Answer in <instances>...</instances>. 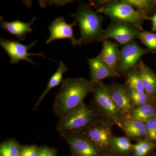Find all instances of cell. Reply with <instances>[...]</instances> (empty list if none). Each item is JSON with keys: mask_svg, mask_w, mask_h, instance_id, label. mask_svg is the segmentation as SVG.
Listing matches in <instances>:
<instances>
[{"mask_svg": "<svg viewBox=\"0 0 156 156\" xmlns=\"http://www.w3.org/2000/svg\"><path fill=\"white\" fill-rule=\"evenodd\" d=\"M141 31L138 27L132 24L112 22L104 30L102 41L113 39L120 46H122L135 39L138 38Z\"/></svg>", "mask_w": 156, "mask_h": 156, "instance_id": "cell-8", "label": "cell"}, {"mask_svg": "<svg viewBox=\"0 0 156 156\" xmlns=\"http://www.w3.org/2000/svg\"><path fill=\"white\" fill-rule=\"evenodd\" d=\"M58 150L55 148L43 145L40 147L38 156H57Z\"/></svg>", "mask_w": 156, "mask_h": 156, "instance_id": "cell-29", "label": "cell"}, {"mask_svg": "<svg viewBox=\"0 0 156 156\" xmlns=\"http://www.w3.org/2000/svg\"><path fill=\"white\" fill-rule=\"evenodd\" d=\"M37 43V41H34L30 44L25 45L16 41L5 40L3 38H1L0 40V45L11 58V64H17L20 61L26 60L35 65V63L31 58L29 57L30 56H40L47 58L42 53L36 54L28 53V50L34 47Z\"/></svg>", "mask_w": 156, "mask_h": 156, "instance_id": "cell-10", "label": "cell"}, {"mask_svg": "<svg viewBox=\"0 0 156 156\" xmlns=\"http://www.w3.org/2000/svg\"><path fill=\"white\" fill-rule=\"evenodd\" d=\"M39 149L36 145L21 146L20 156H38Z\"/></svg>", "mask_w": 156, "mask_h": 156, "instance_id": "cell-28", "label": "cell"}, {"mask_svg": "<svg viewBox=\"0 0 156 156\" xmlns=\"http://www.w3.org/2000/svg\"><path fill=\"white\" fill-rule=\"evenodd\" d=\"M151 20L156 11V0H123Z\"/></svg>", "mask_w": 156, "mask_h": 156, "instance_id": "cell-20", "label": "cell"}, {"mask_svg": "<svg viewBox=\"0 0 156 156\" xmlns=\"http://www.w3.org/2000/svg\"><path fill=\"white\" fill-rule=\"evenodd\" d=\"M129 92L131 102L135 107L156 102V98L149 95L145 92L130 90Z\"/></svg>", "mask_w": 156, "mask_h": 156, "instance_id": "cell-25", "label": "cell"}, {"mask_svg": "<svg viewBox=\"0 0 156 156\" xmlns=\"http://www.w3.org/2000/svg\"><path fill=\"white\" fill-rule=\"evenodd\" d=\"M71 16L80 26V40L82 44L89 45L102 41V17L92 10L89 3L79 2L77 10Z\"/></svg>", "mask_w": 156, "mask_h": 156, "instance_id": "cell-3", "label": "cell"}, {"mask_svg": "<svg viewBox=\"0 0 156 156\" xmlns=\"http://www.w3.org/2000/svg\"><path fill=\"white\" fill-rule=\"evenodd\" d=\"M125 76V84L129 90L145 92L142 80L135 67L129 71Z\"/></svg>", "mask_w": 156, "mask_h": 156, "instance_id": "cell-23", "label": "cell"}, {"mask_svg": "<svg viewBox=\"0 0 156 156\" xmlns=\"http://www.w3.org/2000/svg\"><path fill=\"white\" fill-rule=\"evenodd\" d=\"M146 127L147 139L156 143V118L149 120L145 123Z\"/></svg>", "mask_w": 156, "mask_h": 156, "instance_id": "cell-27", "label": "cell"}, {"mask_svg": "<svg viewBox=\"0 0 156 156\" xmlns=\"http://www.w3.org/2000/svg\"><path fill=\"white\" fill-rule=\"evenodd\" d=\"M111 144L115 151L123 154L131 155L133 144L127 136H117L113 135L111 138Z\"/></svg>", "mask_w": 156, "mask_h": 156, "instance_id": "cell-21", "label": "cell"}, {"mask_svg": "<svg viewBox=\"0 0 156 156\" xmlns=\"http://www.w3.org/2000/svg\"><path fill=\"white\" fill-rule=\"evenodd\" d=\"M156 143L152 142L147 139L136 141L133 144L132 156H148L154 152Z\"/></svg>", "mask_w": 156, "mask_h": 156, "instance_id": "cell-22", "label": "cell"}, {"mask_svg": "<svg viewBox=\"0 0 156 156\" xmlns=\"http://www.w3.org/2000/svg\"><path fill=\"white\" fill-rule=\"evenodd\" d=\"M156 116V102H155L134 108L128 117L145 123Z\"/></svg>", "mask_w": 156, "mask_h": 156, "instance_id": "cell-19", "label": "cell"}, {"mask_svg": "<svg viewBox=\"0 0 156 156\" xmlns=\"http://www.w3.org/2000/svg\"><path fill=\"white\" fill-rule=\"evenodd\" d=\"M95 89V84L83 78H66L62 83L53 104L54 115L58 119L83 105L84 99Z\"/></svg>", "mask_w": 156, "mask_h": 156, "instance_id": "cell-1", "label": "cell"}, {"mask_svg": "<svg viewBox=\"0 0 156 156\" xmlns=\"http://www.w3.org/2000/svg\"><path fill=\"white\" fill-rule=\"evenodd\" d=\"M0 26L3 29L15 36L19 41H24L27 34L32 31L31 26L33 24L35 17H34L31 21L28 23L21 22L16 20L12 22H7L3 19L2 17H0Z\"/></svg>", "mask_w": 156, "mask_h": 156, "instance_id": "cell-17", "label": "cell"}, {"mask_svg": "<svg viewBox=\"0 0 156 156\" xmlns=\"http://www.w3.org/2000/svg\"><path fill=\"white\" fill-rule=\"evenodd\" d=\"M89 4L95 7L98 14H104L112 22L132 24L141 31H144L142 26L144 20H149L123 0L93 1Z\"/></svg>", "mask_w": 156, "mask_h": 156, "instance_id": "cell-2", "label": "cell"}, {"mask_svg": "<svg viewBox=\"0 0 156 156\" xmlns=\"http://www.w3.org/2000/svg\"><path fill=\"white\" fill-rule=\"evenodd\" d=\"M21 147L15 140H5L0 145V156H20Z\"/></svg>", "mask_w": 156, "mask_h": 156, "instance_id": "cell-24", "label": "cell"}, {"mask_svg": "<svg viewBox=\"0 0 156 156\" xmlns=\"http://www.w3.org/2000/svg\"><path fill=\"white\" fill-rule=\"evenodd\" d=\"M113 126L112 123L99 117L86 128L76 133L85 136L104 155L108 156L115 152L111 144Z\"/></svg>", "mask_w": 156, "mask_h": 156, "instance_id": "cell-4", "label": "cell"}, {"mask_svg": "<svg viewBox=\"0 0 156 156\" xmlns=\"http://www.w3.org/2000/svg\"><path fill=\"white\" fill-rule=\"evenodd\" d=\"M134 67L141 78L145 92L156 98V73L141 59Z\"/></svg>", "mask_w": 156, "mask_h": 156, "instance_id": "cell-16", "label": "cell"}, {"mask_svg": "<svg viewBox=\"0 0 156 156\" xmlns=\"http://www.w3.org/2000/svg\"><path fill=\"white\" fill-rule=\"evenodd\" d=\"M95 84L91 107L98 116L121 128L124 117L105 90L102 82Z\"/></svg>", "mask_w": 156, "mask_h": 156, "instance_id": "cell-6", "label": "cell"}, {"mask_svg": "<svg viewBox=\"0 0 156 156\" xmlns=\"http://www.w3.org/2000/svg\"><path fill=\"white\" fill-rule=\"evenodd\" d=\"M105 88L124 118L130 116L135 108L130 98L129 89L126 84H104Z\"/></svg>", "mask_w": 156, "mask_h": 156, "instance_id": "cell-11", "label": "cell"}, {"mask_svg": "<svg viewBox=\"0 0 156 156\" xmlns=\"http://www.w3.org/2000/svg\"><path fill=\"white\" fill-rule=\"evenodd\" d=\"M78 24L74 21L70 24L66 22L64 17H59L56 18L50 24L49 29L50 36L46 41V44H49L53 41L62 39H69L72 45L75 47L76 45L83 44L80 39L75 37L73 31V27Z\"/></svg>", "mask_w": 156, "mask_h": 156, "instance_id": "cell-12", "label": "cell"}, {"mask_svg": "<svg viewBox=\"0 0 156 156\" xmlns=\"http://www.w3.org/2000/svg\"><path fill=\"white\" fill-rule=\"evenodd\" d=\"M88 62L90 71V81L94 84L101 83L102 80L106 78L121 76L116 71L112 69L97 57L89 58Z\"/></svg>", "mask_w": 156, "mask_h": 156, "instance_id": "cell-13", "label": "cell"}, {"mask_svg": "<svg viewBox=\"0 0 156 156\" xmlns=\"http://www.w3.org/2000/svg\"><path fill=\"white\" fill-rule=\"evenodd\" d=\"M98 117L92 107L84 103L59 119L56 130L59 134L76 133L86 128Z\"/></svg>", "mask_w": 156, "mask_h": 156, "instance_id": "cell-5", "label": "cell"}, {"mask_svg": "<svg viewBox=\"0 0 156 156\" xmlns=\"http://www.w3.org/2000/svg\"><path fill=\"white\" fill-rule=\"evenodd\" d=\"M67 70V67L64 64V62H63L60 61L57 70L50 78L47 88L42 93L41 95L37 101L36 103L34 108V111L37 110L40 104L42 102V101L44 100L45 96L50 90L57 87L60 83H62L63 80V75Z\"/></svg>", "mask_w": 156, "mask_h": 156, "instance_id": "cell-18", "label": "cell"}, {"mask_svg": "<svg viewBox=\"0 0 156 156\" xmlns=\"http://www.w3.org/2000/svg\"><path fill=\"white\" fill-rule=\"evenodd\" d=\"M108 156H132L131 155L123 154L117 153L116 152L113 153Z\"/></svg>", "mask_w": 156, "mask_h": 156, "instance_id": "cell-31", "label": "cell"}, {"mask_svg": "<svg viewBox=\"0 0 156 156\" xmlns=\"http://www.w3.org/2000/svg\"><path fill=\"white\" fill-rule=\"evenodd\" d=\"M148 156H156V152L154 151V152L152 154H151V155H150Z\"/></svg>", "mask_w": 156, "mask_h": 156, "instance_id": "cell-32", "label": "cell"}, {"mask_svg": "<svg viewBox=\"0 0 156 156\" xmlns=\"http://www.w3.org/2000/svg\"><path fill=\"white\" fill-rule=\"evenodd\" d=\"M101 43L102 50L97 57L112 69L116 70L121 52L119 44L108 40H103Z\"/></svg>", "mask_w": 156, "mask_h": 156, "instance_id": "cell-15", "label": "cell"}, {"mask_svg": "<svg viewBox=\"0 0 156 156\" xmlns=\"http://www.w3.org/2000/svg\"><path fill=\"white\" fill-rule=\"evenodd\" d=\"M120 128L130 140L138 141L147 139V134L145 123L130 117H126L122 120Z\"/></svg>", "mask_w": 156, "mask_h": 156, "instance_id": "cell-14", "label": "cell"}, {"mask_svg": "<svg viewBox=\"0 0 156 156\" xmlns=\"http://www.w3.org/2000/svg\"><path fill=\"white\" fill-rule=\"evenodd\" d=\"M120 51L119 60L116 70L120 76H124L135 67L143 56L151 53L147 49L141 48L135 40L122 46Z\"/></svg>", "mask_w": 156, "mask_h": 156, "instance_id": "cell-7", "label": "cell"}, {"mask_svg": "<svg viewBox=\"0 0 156 156\" xmlns=\"http://www.w3.org/2000/svg\"><path fill=\"white\" fill-rule=\"evenodd\" d=\"M69 146L71 156H105L85 136L78 133L60 134Z\"/></svg>", "mask_w": 156, "mask_h": 156, "instance_id": "cell-9", "label": "cell"}, {"mask_svg": "<svg viewBox=\"0 0 156 156\" xmlns=\"http://www.w3.org/2000/svg\"><path fill=\"white\" fill-rule=\"evenodd\" d=\"M152 22V31L156 33V11L151 18Z\"/></svg>", "mask_w": 156, "mask_h": 156, "instance_id": "cell-30", "label": "cell"}, {"mask_svg": "<svg viewBox=\"0 0 156 156\" xmlns=\"http://www.w3.org/2000/svg\"><path fill=\"white\" fill-rule=\"evenodd\" d=\"M138 39L151 53H156V33L141 31Z\"/></svg>", "mask_w": 156, "mask_h": 156, "instance_id": "cell-26", "label": "cell"}, {"mask_svg": "<svg viewBox=\"0 0 156 156\" xmlns=\"http://www.w3.org/2000/svg\"></svg>", "mask_w": 156, "mask_h": 156, "instance_id": "cell-33", "label": "cell"}]
</instances>
